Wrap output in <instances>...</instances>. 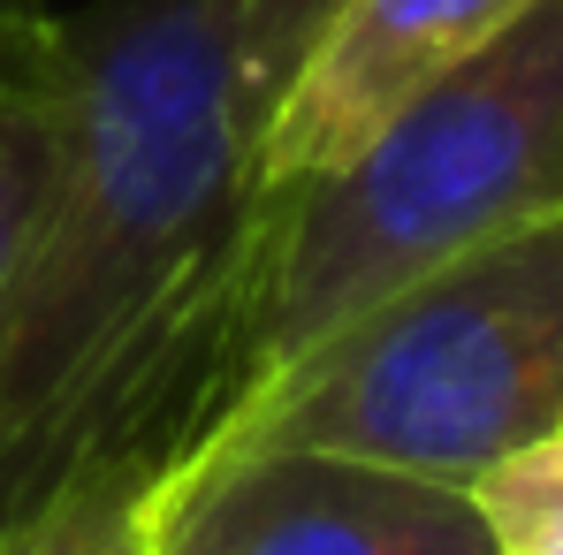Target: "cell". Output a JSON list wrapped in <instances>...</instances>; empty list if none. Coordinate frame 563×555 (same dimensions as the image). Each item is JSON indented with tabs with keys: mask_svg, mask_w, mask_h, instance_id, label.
<instances>
[{
	"mask_svg": "<svg viewBox=\"0 0 563 555\" xmlns=\"http://www.w3.org/2000/svg\"><path fill=\"white\" fill-rule=\"evenodd\" d=\"M62 54V176L0 289V518L107 442L206 434L267 221L236 0H92Z\"/></svg>",
	"mask_w": 563,
	"mask_h": 555,
	"instance_id": "1",
	"label": "cell"
},
{
	"mask_svg": "<svg viewBox=\"0 0 563 555\" xmlns=\"http://www.w3.org/2000/svg\"><path fill=\"white\" fill-rule=\"evenodd\" d=\"M549 213H563V0H526L351 160L267 190L229 396L396 281Z\"/></svg>",
	"mask_w": 563,
	"mask_h": 555,
	"instance_id": "2",
	"label": "cell"
},
{
	"mask_svg": "<svg viewBox=\"0 0 563 555\" xmlns=\"http://www.w3.org/2000/svg\"><path fill=\"white\" fill-rule=\"evenodd\" d=\"M563 434V213L396 281L244 380L198 442L335 449L479 487Z\"/></svg>",
	"mask_w": 563,
	"mask_h": 555,
	"instance_id": "3",
	"label": "cell"
},
{
	"mask_svg": "<svg viewBox=\"0 0 563 555\" xmlns=\"http://www.w3.org/2000/svg\"><path fill=\"white\" fill-rule=\"evenodd\" d=\"M153 555H495L472 487L335 449L190 442L168 471Z\"/></svg>",
	"mask_w": 563,
	"mask_h": 555,
	"instance_id": "4",
	"label": "cell"
},
{
	"mask_svg": "<svg viewBox=\"0 0 563 555\" xmlns=\"http://www.w3.org/2000/svg\"><path fill=\"white\" fill-rule=\"evenodd\" d=\"M518 8L526 0H335L260 114V184L289 190L351 160L419 85L465 62Z\"/></svg>",
	"mask_w": 563,
	"mask_h": 555,
	"instance_id": "5",
	"label": "cell"
},
{
	"mask_svg": "<svg viewBox=\"0 0 563 555\" xmlns=\"http://www.w3.org/2000/svg\"><path fill=\"white\" fill-rule=\"evenodd\" d=\"M190 434H130L77 457L46 495L0 518V555H153V518Z\"/></svg>",
	"mask_w": 563,
	"mask_h": 555,
	"instance_id": "6",
	"label": "cell"
},
{
	"mask_svg": "<svg viewBox=\"0 0 563 555\" xmlns=\"http://www.w3.org/2000/svg\"><path fill=\"white\" fill-rule=\"evenodd\" d=\"M62 130H69L62 15H0V289L54 198Z\"/></svg>",
	"mask_w": 563,
	"mask_h": 555,
	"instance_id": "7",
	"label": "cell"
},
{
	"mask_svg": "<svg viewBox=\"0 0 563 555\" xmlns=\"http://www.w3.org/2000/svg\"><path fill=\"white\" fill-rule=\"evenodd\" d=\"M472 502L495 555H563V434L503 457L472 487Z\"/></svg>",
	"mask_w": 563,
	"mask_h": 555,
	"instance_id": "8",
	"label": "cell"
},
{
	"mask_svg": "<svg viewBox=\"0 0 563 555\" xmlns=\"http://www.w3.org/2000/svg\"><path fill=\"white\" fill-rule=\"evenodd\" d=\"M236 8H244V69H252L260 114H267L275 85L297 69V54H305L312 31L335 15V0H236Z\"/></svg>",
	"mask_w": 563,
	"mask_h": 555,
	"instance_id": "9",
	"label": "cell"
},
{
	"mask_svg": "<svg viewBox=\"0 0 563 555\" xmlns=\"http://www.w3.org/2000/svg\"><path fill=\"white\" fill-rule=\"evenodd\" d=\"M0 15H46V0H0Z\"/></svg>",
	"mask_w": 563,
	"mask_h": 555,
	"instance_id": "10",
	"label": "cell"
}]
</instances>
